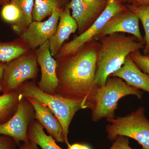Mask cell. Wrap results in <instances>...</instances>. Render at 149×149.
Wrapping results in <instances>:
<instances>
[{
    "label": "cell",
    "instance_id": "cell-1",
    "mask_svg": "<svg viewBox=\"0 0 149 149\" xmlns=\"http://www.w3.org/2000/svg\"><path fill=\"white\" fill-rule=\"evenodd\" d=\"M100 47V42L93 40L75 54L58 59L57 61L56 95L82 102V109L92 110L94 107L93 98L98 87L95 77Z\"/></svg>",
    "mask_w": 149,
    "mask_h": 149
},
{
    "label": "cell",
    "instance_id": "cell-2",
    "mask_svg": "<svg viewBox=\"0 0 149 149\" xmlns=\"http://www.w3.org/2000/svg\"><path fill=\"white\" fill-rule=\"evenodd\" d=\"M98 54L95 83L103 86L107 79L120 69L130 54L145 47V43L133 35L115 33L102 37Z\"/></svg>",
    "mask_w": 149,
    "mask_h": 149
},
{
    "label": "cell",
    "instance_id": "cell-3",
    "mask_svg": "<svg viewBox=\"0 0 149 149\" xmlns=\"http://www.w3.org/2000/svg\"><path fill=\"white\" fill-rule=\"evenodd\" d=\"M143 95L142 91L128 85L122 79L109 76L105 85L98 86L96 90L93 98L92 120L96 122L103 118H113L120 99L133 95L141 100Z\"/></svg>",
    "mask_w": 149,
    "mask_h": 149
},
{
    "label": "cell",
    "instance_id": "cell-4",
    "mask_svg": "<svg viewBox=\"0 0 149 149\" xmlns=\"http://www.w3.org/2000/svg\"><path fill=\"white\" fill-rule=\"evenodd\" d=\"M18 91L22 97L36 99L49 108L60 122L65 144L69 146L68 136L70 125L76 112L82 109V102L58 95L47 94L31 83L23 84Z\"/></svg>",
    "mask_w": 149,
    "mask_h": 149
},
{
    "label": "cell",
    "instance_id": "cell-5",
    "mask_svg": "<svg viewBox=\"0 0 149 149\" xmlns=\"http://www.w3.org/2000/svg\"><path fill=\"white\" fill-rule=\"evenodd\" d=\"M106 127L108 139L114 141L118 136L133 139L143 149H149V120L145 116V110L140 107L135 111L122 117L107 119Z\"/></svg>",
    "mask_w": 149,
    "mask_h": 149
},
{
    "label": "cell",
    "instance_id": "cell-6",
    "mask_svg": "<svg viewBox=\"0 0 149 149\" xmlns=\"http://www.w3.org/2000/svg\"><path fill=\"white\" fill-rule=\"evenodd\" d=\"M38 63L34 54L24 55L7 63L1 83L3 93L17 92L26 80L37 77Z\"/></svg>",
    "mask_w": 149,
    "mask_h": 149
},
{
    "label": "cell",
    "instance_id": "cell-7",
    "mask_svg": "<svg viewBox=\"0 0 149 149\" xmlns=\"http://www.w3.org/2000/svg\"><path fill=\"white\" fill-rule=\"evenodd\" d=\"M127 9L125 5L118 0H107L105 8L91 27L69 42L63 45L57 55L58 59L77 53L86 43L94 40L95 37L113 16Z\"/></svg>",
    "mask_w": 149,
    "mask_h": 149
},
{
    "label": "cell",
    "instance_id": "cell-8",
    "mask_svg": "<svg viewBox=\"0 0 149 149\" xmlns=\"http://www.w3.org/2000/svg\"><path fill=\"white\" fill-rule=\"evenodd\" d=\"M20 96L17 108L13 116L7 122L0 124V135L10 137L18 144L19 142L29 141L28 128L35 116L32 105L26 98Z\"/></svg>",
    "mask_w": 149,
    "mask_h": 149
},
{
    "label": "cell",
    "instance_id": "cell-9",
    "mask_svg": "<svg viewBox=\"0 0 149 149\" xmlns=\"http://www.w3.org/2000/svg\"><path fill=\"white\" fill-rule=\"evenodd\" d=\"M61 11L54 10L44 21H33L21 35V39L32 49L40 47L49 40L55 32Z\"/></svg>",
    "mask_w": 149,
    "mask_h": 149
},
{
    "label": "cell",
    "instance_id": "cell-10",
    "mask_svg": "<svg viewBox=\"0 0 149 149\" xmlns=\"http://www.w3.org/2000/svg\"><path fill=\"white\" fill-rule=\"evenodd\" d=\"M35 55L41 72L38 87L46 93L56 95L58 84L56 73L57 63L51 54L49 40L39 47Z\"/></svg>",
    "mask_w": 149,
    "mask_h": 149
},
{
    "label": "cell",
    "instance_id": "cell-11",
    "mask_svg": "<svg viewBox=\"0 0 149 149\" xmlns=\"http://www.w3.org/2000/svg\"><path fill=\"white\" fill-rule=\"evenodd\" d=\"M107 0H71L68 4L71 15L77 25L79 35L94 23L106 6Z\"/></svg>",
    "mask_w": 149,
    "mask_h": 149
},
{
    "label": "cell",
    "instance_id": "cell-12",
    "mask_svg": "<svg viewBox=\"0 0 149 149\" xmlns=\"http://www.w3.org/2000/svg\"><path fill=\"white\" fill-rule=\"evenodd\" d=\"M139 21L138 17L128 8L113 16L94 40H98L102 37L115 33H128L145 43L139 28Z\"/></svg>",
    "mask_w": 149,
    "mask_h": 149
},
{
    "label": "cell",
    "instance_id": "cell-13",
    "mask_svg": "<svg viewBox=\"0 0 149 149\" xmlns=\"http://www.w3.org/2000/svg\"><path fill=\"white\" fill-rule=\"evenodd\" d=\"M25 98L34 109L35 119L47 130L49 135L56 142L65 143L61 124L52 111L45 104L36 99Z\"/></svg>",
    "mask_w": 149,
    "mask_h": 149
},
{
    "label": "cell",
    "instance_id": "cell-14",
    "mask_svg": "<svg viewBox=\"0 0 149 149\" xmlns=\"http://www.w3.org/2000/svg\"><path fill=\"white\" fill-rule=\"evenodd\" d=\"M77 29V22L71 15L68 4L61 12L55 32L49 40L50 50L53 56H57L65 41Z\"/></svg>",
    "mask_w": 149,
    "mask_h": 149
},
{
    "label": "cell",
    "instance_id": "cell-15",
    "mask_svg": "<svg viewBox=\"0 0 149 149\" xmlns=\"http://www.w3.org/2000/svg\"><path fill=\"white\" fill-rule=\"evenodd\" d=\"M111 76L120 78L131 87L149 93V76L139 69L129 55L123 66Z\"/></svg>",
    "mask_w": 149,
    "mask_h": 149
},
{
    "label": "cell",
    "instance_id": "cell-16",
    "mask_svg": "<svg viewBox=\"0 0 149 149\" xmlns=\"http://www.w3.org/2000/svg\"><path fill=\"white\" fill-rule=\"evenodd\" d=\"M29 140L40 146L41 149H63L59 146L50 135L45 133L44 128L37 120H32L28 130Z\"/></svg>",
    "mask_w": 149,
    "mask_h": 149
},
{
    "label": "cell",
    "instance_id": "cell-17",
    "mask_svg": "<svg viewBox=\"0 0 149 149\" xmlns=\"http://www.w3.org/2000/svg\"><path fill=\"white\" fill-rule=\"evenodd\" d=\"M33 21H41L50 16L55 9L61 11L68 3L67 0H34Z\"/></svg>",
    "mask_w": 149,
    "mask_h": 149
},
{
    "label": "cell",
    "instance_id": "cell-18",
    "mask_svg": "<svg viewBox=\"0 0 149 149\" xmlns=\"http://www.w3.org/2000/svg\"><path fill=\"white\" fill-rule=\"evenodd\" d=\"M20 97L18 91L3 93L0 95V124L7 122L13 116Z\"/></svg>",
    "mask_w": 149,
    "mask_h": 149
},
{
    "label": "cell",
    "instance_id": "cell-19",
    "mask_svg": "<svg viewBox=\"0 0 149 149\" xmlns=\"http://www.w3.org/2000/svg\"><path fill=\"white\" fill-rule=\"evenodd\" d=\"M27 51V47L18 41L5 42L0 41V62L8 63L24 55Z\"/></svg>",
    "mask_w": 149,
    "mask_h": 149
},
{
    "label": "cell",
    "instance_id": "cell-20",
    "mask_svg": "<svg viewBox=\"0 0 149 149\" xmlns=\"http://www.w3.org/2000/svg\"><path fill=\"white\" fill-rule=\"evenodd\" d=\"M10 2L15 4L20 10L22 14L21 22L18 26L13 28L16 32L22 31V28H27L32 19V13L34 9V0H10Z\"/></svg>",
    "mask_w": 149,
    "mask_h": 149
},
{
    "label": "cell",
    "instance_id": "cell-21",
    "mask_svg": "<svg viewBox=\"0 0 149 149\" xmlns=\"http://www.w3.org/2000/svg\"><path fill=\"white\" fill-rule=\"evenodd\" d=\"M126 7L132 11L139 17L142 22L145 31V47L143 50L144 55L149 54V6H135L125 4Z\"/></svg>",
    "mask_w": 149,
    "mask_h": 149
},
{
    "label": "cell",
    "instance_id": "cell-22",
    "mask_svg": "<svg viewBox=\"0 0 149 149\" xmlns=\"http://www.w3.org/2000/svg\"><path fill=\"white\" fill-rule=\"evenodd\" d=\"M3 20L12 25L13 28L18 26L21 22L22 16L17 6L13 3H7L3 6L1 12Z\"/></svg>",
    "mask_w": 149,
    "mask_h": 149
},
{
    "label": "cell",
    "instance_id": "cell-23",
    "mask_svg": "<svg viewBox=\"0 0 149 149\" xmlns=\"http://www.w3.org/2000/svg\"><path fill=\"white\" fill-rule=\"evenodd\" d=\"M129 56L139 69L149 76V55H144L139 50L133 52Z\"/></svg>",
    "mask_w": 149,
    "mask_h": 149
},
{
    "label": "cell",
    "instance_id": "cell-24",
    "mask_svg": "<svg viewBox=\"0 0 149 149\" xmlns=\"http://www.w3.org/2000/svg\"><path fill=\"white\" fill-rule=\"evenodd\" d=\"M109 149H133L130 146L128 138L124 136H118Z\"/></svg>",
    "mask_w": 149,
    "mask_h": 149
},
{
    "label": "cell",
    "instance_id": "cell-25",
    "mask_svg": "<svg viewBox=\"0 0 149 149\" xmlns=\"http://www.w3.org/2000/svg\"><path fill=\"white\" fill-rule=\"evenodd\" d=\"M17 144L11 137L0 135V149H17Z\"/></svg>",
    "mask_w": 149,
    "mask_h": 149
},
{
    "label": "cell",
    "instance_id": "cell-26",
    "mask_svg": "<svg viewBox=\"0 0 149 149\" xmlns=\"http://www.w3.org/2000/svg\"><path fill=\"white\" fill-rule=\"evenodd\" d=\"M18 149H41L39 148L38 146L34 142L29 140L28 142L23 143Z\"/></svg>",
    "mask_w": 149,
    "mask_h": 149
},
{
    "label": "cell",
    "instance_id": "cell-27",
    "mask_svg": "<svg viewBox=\"0 0 149 149\" xmlns=\"http://www.w3.org/2000/svg\"><path fill=\"white\" fill-rule=\"evenodd\" d=\"M67 149H91L89 146L85 144L75 143L68 146Z\"/></svg>",
    "mask_w": 149,
    "mask_h": 149
},
{
    "label": "cell",
    "instance_id": "cell-28",
    "mask_svg": "<svg viewBox=\"0 0 149 149\" xmlns=\"http://www.w3.org/2000/svg\"><path fill=\"white\" fill-rule=\"evenodd\" d=\"M7 65V63H3L0 62V84L3 80Z\"/></svg>",
    "mask_w": 149,
    "mask_h": 149
},
{
    "label": "cell",
    "instance_id": "cell-29",
    "mask_svg": "<svg viewBox=\"0 0 149 149\" xmlns=\"http://www.w3.org/2000/svg\"><path fill=\"white\" fill-rule=\"evenodd\" d=\"M132 5L135 6H149V0H134Z\"/></svg>",
    "mask_w": 149,
    "mask_h": 149
},
{
    "label": "cell",
    "instance_id": "cell-30",
    "mask_svg": "<svg viewBox=\"0 0 149 149\" xmlns=\"http://www.w3.org/2000/svg\"><path fill=\"white\" fill-rule=\"evenodd\" d=\"M123 4H132L134 0H118Z\"/></svg>",
    "mask_w": 149,
    "mask_h": 149
},
{
    "label": "cell",
    "instance_id": "cell-31",
    "mask_svg": "<svg viewBox=\"0 0 149 149\" xmlns=\"http://www.w3.org/2000/svg\"><path fill=\"white\" fill-rule=\"evenodd\" d=\"M10 0H0V4L3 5L9 3Z\"/></svg>",
    "mask_w": 149,
    "mask_h": 149
},
{
    "label": "cell",
    "instance_id": "cell-32",
    "mask_svg": "<svg viewBox=\"0 0 149 149\" xmlns=\"http://www.w3.org/2000/svg\"><path fill=\"white\" fill-rule=\"evenodd\" d=\"M2 91V89H1V84H0V93Z\"/></svg>",
    "mask_w": 149,
    "mask_h": 149
},
{
    "label": "cell",
    "instance_id": "cell-33",
    "mask_svg": "<svg viewBox=\"0 0 149 149\" xmlns=\"http://www.w3.org/2000/svg\"><path fill=\"white\" fill-rule=\"evenodd\" d=\"M148 55H149V54H148Z\"/></svg>",
    "mask_w": 149,
    "mask_h": 149
}]
</instances>
